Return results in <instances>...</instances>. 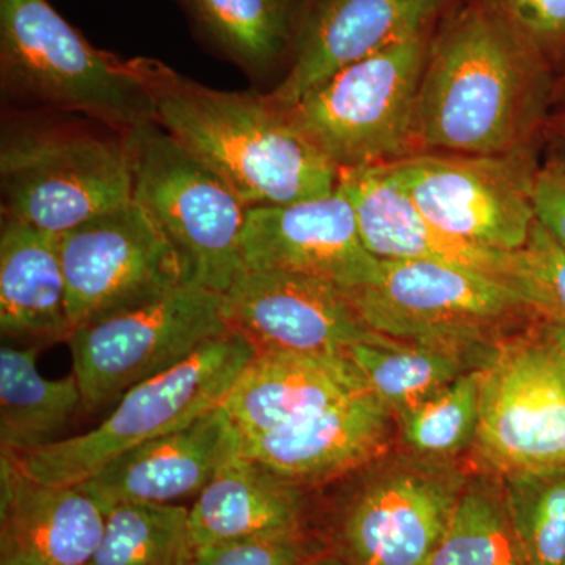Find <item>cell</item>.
I'll list each match as a JSON object with an SVG mask.
<instances>
[{"instance_id":"6da1fadb","label":"cell","mask_w":565,"mask_h":565,"mask_svg":"<svg viewBox=\"0 0 565 565\" xmlns=\"http://www.w3.org/2000/svg\"><path fill=\"white\" fill-rule=\"evenodd\" d=\"M545 55L487 0L456 11L430 40L419 90V152L525 150L541 115Z\"/></svg>"},{"instance_id":"7a4b0ae2","label":"cell","mask_w":565,"mask_h":565,"mask_svg":"<svg viewBox=\"0 0 565 565\" xmlns=\"http://www.w3.org/2000/svg\"><path fill=\"white\" fill-rule=\"evenodd\" d=\"M131 65L156 122L245 206H280L337 191L340 169L269 95L215 90L152 58H131Z\"/></svg>"},{"instance_id":"3957f363","label":"cell","mask_w":565,"mask_h":565,"mask_svg":"<svg viewBox=\"0 0 565 565\" xmlns=\"http://www.w3.org/2000/svg\"><path fill=\"white\" fill-rule=\"evenodd\" d=\"M24 115L0 139L2 218L55 234L132 202L129 134L85 117Z\"/></svg>"},{"instance_id":"277c9868","label":"cell","mask_w":565,"mask_h":565,"mask_svg":"<svg viewBox=\"0 0 565 565\" xmlns=\"http://www.w3.org/2000/svg\"><path fill=\"white\" fill-rule=\"evenodd\" d=\"M0 81L7 98L35 110L121 134L156 122L131 61L92 46L47 0H0Z\"/></svg>"},{"instance_id":"5b68a950","label":"cell","mask_w":565,"mask_h":565,"mask_svg":"<svg viewBox=\"0 0 565 565\" xmlns=\"http://www.w3.org/2000/svg\"><path fill=\"white\" fill-rule=\"evenodd\" d=\"M255 353L239 333L225 334L172 370L132 386L95 429L11 456L41 484L79 486L125 452L222 405Z\"/></svg>"},{"instance_id":"8992f818","label":"cell","mask_w":565,"mask_h":565,"mask_svg":"<svg viewBox=\"0 0 565 565\" xmlns=\"http://www.w3.org/2000/svg\"><path fill=\"white\" fill-rule=\"evenodd\" d=\"M430 31L345 66L291 107L289 120L340 170L419 152V90Z\"/></svg>"},{"instance_id":"52a82bcc","label":"cell","mask_w":565,"mask_h":565,"mask_svg":"<svg viewBox=\"0 0 565 565\" xmlns=\"http://www.w3.org/2000/svg\"><path fill=\"white\" fill-rule=\"evenodd\" d=\"M345 296L373 332L408 343L490 353L515 323L534 321L512 286L415 259H381L374 280Z\"/></svg>"},{"instance_id":"ba28073f","label":"cell","mask_w":565,"mask_h":565,"mask_svg":"<svg viewBox=\"0 0 565 565\" xmlns=\"http://www.w3.org/2000/svg\"><path fill=\"white\" fill-rule=\"evenodd\" d=\"M132 200L181 256L189 285L223 294L241 273L248 207L158 122L129 134Z\"/></svg>"},{"instance_id":"9c48e42d","label":"cell","mask_w":565,"mask_h":565,"mask_svg":"<svg viewBox=\"0 0 565 565\" xmlns=\"http://www.w3.org/2000/svg\"><path fill=\"white\" fill-rule=\"evenodd\" d=\"M476 455L498 478L565 470V340H503L481 374Z\"/></svg>"},{"instance_id":"30bf717a","label":"cell","mask_w":565,"mask_h":565,"mask_svg":"<svg viewBox=\"0 0 565 565\" xmlns=\"http://www.w3.org/2000/svg\"><path fill=\"white\" fill-rule=\"evenodd\" d=\"M228 333L223 294L192 285L77 327L66 341L82 408L98 412Z\"/></svg>"},{"instance_id":"8fae6325","label":"cell","mask_w":565,"mask_h":565,"mask_svg":"<svg viewBox=\"0 0 565 565\" xmlns=\"http://www.w3.org/2000/svg\"><path fill=\"white\" fill-rule=\"evenodd\" d=\"M419 212L444 232L498 250L525 247L539 170L526 150L478 156L424 151L385 163Z\"/></svg>"},{"instance_id":"7c38bea8","label":"cell","mask_w":565,"mask_h":565,"mask_svg":"<svg viewBox=\"0 0 565 565\" xmlns=\"http://www.w3.org/2000/svg\"><path fill=\"white\" fill-rule=\"evenodd\" d=\"M71 332L189 285L181 256L129 202L61 234Z\"/></svg>"},{"instance_id":"4fadbf2b","label":"cell","mask_w":565,"mask_h":565,"mask_svg":"<svg viewBox=\"0 0 565 565\" xmlns=\"http://www.w3.org/2000/svg\"><path fill=\"white\" fill-rule=\"evenodd\" d=\"M232 332L258 352L345 355L381 334L364 323L343 289L311 275L243 269L223 292Z\"/></svg>"},{"instance_id":"5bb4252c","label":"cell","mask_w":565,"mask_h":565,"mask_svg":"<svg viewBox=\"0 0 565 565\" xmlns=\"http://www.w3.org/2000/svg\"><path fill=\"white\" fill-rule=\"evenodd\" d=\"M239 252L241 270L311 275L345 292L370 285L381 264L364 247L355 212L340 188L305 202L248 207Z\"/></svg>"},{"instance_id":"9a60e30c","label":"cell","mask_w":565,"mask_h":565,"mask_svg":"<svg viewBox=\"0 0 565 565\" xmlns=\"http://www.w3.org/2000/svg\"><path fill=\"white\" fill-rule=\"evenodd\" d=\"M465 482L438 468H401L353 498L341 520L349 565H429Z\"/></svg>"},{"instance_id":"2e32d148","label":"cell","mask_w":565,"mask_h":565,"mask_svg":"<svg viewBox=\"0 0 565 565\" xmlns=\"http://www.w3.org/2000/svg\"><path fill=\"white\" fill-rule=\"evenodd\" d=\"M448 0H310L285 79L269 98L291 107L338 71L433 29Z\"/></svg>"},{"instance_id":"e0dca14e","label":"cell","mask_w":565,"mask_h":565,"mask_svg":"<svg viewBox=\"0 0 565 565\" xmlns=\"http://www.w3.org/2000/svg\"><path fill=\"white\" fill-rule=\"evenodd\" d=\"M241 452V434L218 405L199 419L111 460L79 487L106 509L117 504H178L199 497Z\"/></svg>"},{"instance_id":"ac0fdd59","label":"cell","mask_w":565,"mask_h":565,"mask_svg":"<svg viewBox=\"0 0 565 565\" xmlns=\"http://www.w3.org/2000/svg\"><path fill=\"white\" fill-rule=\"evenodd\" d=\"M338 188L355 212L364 247L379 259H415L503 281L516 291L519 252L468 243L427 221L385 166L340 170Z\"/></svg>"},{"instance_id":"d6986e66","label":"cell","mask_w":565,"mask_h":565,"mask_svg":"<svg viewBox=\"0 0 565 565\" xmlns=\"http://www.w3.org/2000/svg\"><path fill=\"white\" fill-rule=\"evenodd\" d=\"M107 512L79 486H47L0 455V564L87 565Z\"/></svg>"},{"instance_id":"ffe728a7","label":"cell","mask_w":565,"mask_h":565,"mask_svg":"<svg viewBox=\"0 0 565 565\" xmlns=\"http://www.w3.org/2000/svg\"><path fill=\"white\" fill-rule=\"evenodd\" d=\"M392 415L363 390L291 426L241 437V452L297 484H319L381 455Z\"/></svg>"},{"instance_id":"44dd1931","label":"cell","mask_w":565,"mask_h":565,"mask_svg":"<svg viewBox=\"0 0 565 565\" xmlns=\"http://www.w3.org/2000/svg\"><path fill=\"white\" fill-rule=\"evenodd\" d=\"M366 390L345 355L258 352L223 399L241 437L273 433Z\"/></svg>"},{"instance_id":"7402d4cb","label":"cell","mask_w":565,"mask_h":565,"mask_svg":"<svg viewBox=\"0 0 565 565\" xmlns=\"http://www.w3.org/2000/svg\"><path fill=\"white\" fill-rule=\"evenodd\" d=\"M302 487L237 452L189 509L196 548L305 531Z\"/></svg>"},{"instance_id":"603a6c76","label":"cell","mask_w":565,"mask_h":565,"mask_svg":"<svg viewBox=\"0 0 565 565\" xmlns=\"http://www.w3.org/2000/svg\"><path fill=\"white\" fill-rule=\"evenodd\" d=\"M0 329L35 345L68 340L61 234L2 218Z\"/></svg>"},{"instance_id":"cb8c5ba5","label":"cell","mask_w":565,"mask_h":565,"mask_svg":"<svg viewBox=\"0 0 565 565\" xmlns=\"http://www.w3.org/2000/svg\"><path fill=\"white\" fill-rule=\"evenodd\" d=\"M196 32L253 79L291 63L310 0H178Z\"/></svg>"},{"instance_id":"d4e9b609","label":"cell","mask_w":565,"mask_h":565,"mask_svg":"<svg viewBox=\"0 0 565 565\" xmlns=\"http://www.w3.org/2000/svg\"><path fill=\"white\" fill-rule=\"evenodd\" d=\"M492 352L408 343L381 334L373 341L352 345L345 356L367 392L393 415L403 416L459 375L481 367Z\"/></svg>"},{"instance_id":"484cf974","label":"cell","mask_w":565,"mask_h":565,"mask_svg":"<svg viewBox=\"0 0 565 565\" xmlns=\"http://www.w3.org/2000/svg\"><path fill=\"white\" fill-rule=\"evenodd\" d=\"M41 345L0 349V445L24 455L54 444L71 416L82 408L76 375L51 381L36 366Z\"/></svg>"},{"instance_id":"4316f807","label":"cell","mask_w":565,"mask_h":565,"mask_svg":"<svg viewBox=\"0 0 565 565\" xmlns=\"http://www.w3.org/2000/svg\"><path fill=\"white\" fill-rule=\"evenodd\" d=\"M429 565H530L512 522L503 479L493 475L463 486Z\"/></svg>"},{"instance_id":"83f0119b","label":"cell","mask_w":565,"mask_h":565,"mask_svg":"<svg viewBox=\"0 0 565 565\" xmlns=\"http://www.w3.org/2000/svg\"><path fill=\"white\" fill-rule=\"evenodd\" d=\"M195 555L185 505L117 504L87 565H192Z\"/></svg>"},{"instance_id":"f1b7e54d","label":"cell","mask_w":565,"mask_h":565,"mask_svg":"<svg viewBox=\"0 0 565 565\" xmlns=\"http://www.w3.org/2000/svg\"><path fill=\"white\" fill-rule=\"evenodd\" d=\"M482 366L459 375L399 416L404 440L415 452L440 459L475 444L481 412Z\"/></svg>"},{"instance_id":"f546056e","label":"cell","mask_w":565,"mask_h":565,"mask_svg":"<svg viewBox=\"0 0 565 565\" xmlns=\"http://www.w3.org/2000/svg\"><path fill=\"white\" fill-rule=\"evenodd\" d=\"M501 479L527 563L565 565V470Z\"/></svg>"},{"instance_id":"4dcf8cb0","label":"cell","mask_w":565,"mask_h":565,"mask_svg":"<svg viewBox=\"0 0 565 565\" xmlns=\"http://www.w3.org/2000/svg\"><path fill=\"white\" fill-rule=\"evenodd\" d=\"M519 255L516 291L526 300L534 321L565 340V248L535 221Z\"/></svg>"},{"instance_id":"1f68e13d","label":"cell","mask_w":565,"mask_h":565,"mask_svg":"<svg viewBox=\"0 0 565 565\" xmlns=\"http://www.w3.org/2000/svg\"><path fill=\"white\" fill-rule=\"evenodd\" d=\"M326 555L307 531L196 548L192 565H310Z\"/></svg>"},{"instance_id":"d6a6232c","label":"cell","mask_w":565,"mask_h":565,"mask_svg":"<svg viewBox=\"0 0 565 565\" xmlns=\"http://www.w3.org/2000/svg\"><path fill=\"white\" fill-rule=\"evenodd\" d=\"M531 44L548 54L565 43V0H487Z\"/></svg>"},{"instance_id":"836d02e7","label":"cell","mask_w":565,"mask_h":565,"mask_svg":"<svg viewBox=\"0 0 565 565\" xmlns=\"http://www.w3.org/2000/svg\"><path fill=\"white\" fill-rule=\"evenodd\" d=\"M535 218L565 248V169L563 162L546 163L534 182Z\"/></svg>"},{"instance_id":"e575fe53","label":"cell","mask_w":565,"mask_h":565,"mask_svg":"<svg viewBox=\"0 0 565 565\" xmlns=\"http://www.w3.org/2000/svg\"><path fill=\"white\" fill-rule=\"evenodd\" d=\"M310 565H349L345 563L344 559H341V557H334L329 555H323L321 557H318V559L313 561Z\"/></svg>"},{"instance_id":"d590c367","label":"cell","mask_w":565,"mask_h":565,"mask_svg":"<svg viewBox=\"0 0 565 565\" xmlns=\"http://www.w3.org/2000/svg\"><path fill=\"white\" fill-rule=\"evenodd\" d=\"M0 565H35V564H0Z\"/></svg>"},{"instance_id":"8d00e7d4","label":"cell","mask_w":565,"mask_h":565,"mask_svg":"<svg viewBox=\"0 0 565 565\" xmlns=\"http://www.w3.org/2000/svg\"><path fill=\"white\" fill-rule=\"evenodd\" d=\"M561 162H563V166H564V169H565V159H564V161H561Z\"/></svg>"},{"instance_id":"74e56055","label":"cell","mask_w":565,"mask_h":565,"mask_svg":"<svg viewBox=\"0 0 565 565\" xmlns=\"http://www.w3.org/2000/svg\"><path fill=\"white\" fill-rule=\"evenodd\" d=\"M564 132H565V121H564Z\"/></svg>"}]
</instances>
